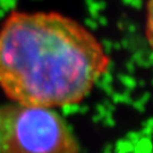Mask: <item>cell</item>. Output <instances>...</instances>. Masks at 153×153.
Masks as SVG:
<instances>
[{
	"label": "cell",
	"instance_id": "6da1fadb",
	"mask_svg": "<svg viewBox=\"0 0 153 153\" xmlns=\"http://www.w3.org/2000/svg\"><path fill=\"white\" fill-rule=\"evenodd\" d=\"M109 66L99 39L64 14L14 10L0 25V88L13 102L50 109L79 103Z\"/></svg>",
	"mask_w": 153,
	"mask_h": 153
},
{
	"label": "cell",
	"instance_id": "7a4b0ae2",
	"mask_svg": "<svg viewBox=\"0 0 153 153\" xmlns=\"http://www.w3.org/2000/svg\"><path fill=\"white\" fill-rule=\"evenodd\" d=\"M0 153H81L66 120L50 108L0 104Z\"/></svg>",
	"mask_w": 153,
	"mask_h": 153
},
{
	"label": "cell",
	"instance_id": "3957f363",
	"mask_svg": "<svg viewBox=\"0 0 153 153\" xmlns=\"http://www.w3.org/2000/svg\"><path fill=\"white\" fill-rule=\"evenodd\" d=\"M145 38L150 49L153 52V0H149L146 4V17H145Z\"/></svg>",
	"mask_w": 153,
	"mask_h": 153
}]
</instances>
